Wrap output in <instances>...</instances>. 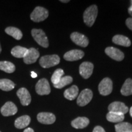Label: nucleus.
<instances>
[{
    "label": "nucleus",
    "instance_id": "412c9836",
    "mask_svg": "<svg viewBox=\"0 0 132 132\" xmlns=\"http://www.w3.org/2000/svg\"><path fill=\"white\" fill-rule=\"evenodd\" d=\"M78 95V87L73 85L70 88L66 89L64 92V96L65 98L69 100H73L76 98Z\"/></svg>",
    "mask_w": 132,
    "mask_h": 132
},
{
    "label": "nucleus",
    "instance_id": "dca6fc26",
    "mask_svg": "<svg viewBox=\"0 0 132 132\" xmlns=\"http://www.w3.org/2000/svg\"><path fill=\"white\" fill-rule=\"evenodd\" d=\"M37 119L38 121L43 124H52L56 120V117L53 113L42 112L37 114Z\"/></svg>",
    "mask_w": 132,
    "mask_h": 132
},
{
    "label": "nucleus",
    "instance_id": "20e7f679",
    "mask_svg": "<svg viewBox=\"0 0 132 132\" xmlns=\"http://www.w3.org/2000/svg\"><path fill=\"white\" fill-rule=\"evenodd\" d=\"M48 16V11L45 8L37 6L31 13L30 18L34 22H40L45 20Z\"/></svg>",
    "mask_w": 132,
    "mask_h": 132
},
{
    "label": "nucleus",
    "instance_id": "f03ea898",
    "mask_svg": "<svg viewBox=\"0 0 132 132\" xmlns=\"http://www.w3.org/2000/svg\"><path fill=\"white\" fill-rule=\"evenodd\" d=\"M60 62V57L57 54L46 55L41 57L39 64L43 68H50L58 64Z\"/></svg>",
    "mask_w": 132,
    "mask_h": 132
},
{
    "label": "nucleus",
    "instance_id": "393cba45",
    "mask_svg": "<svg viewBox=\"0 0 132 132\" xmlns=\"http://www.w3.org/2000/svg\"><path fill=\"white\" fill-rule=\"evenodd\" d=\"M15 87V84L12 81L8 79L0 80V89L4 91H10Z\"/></svg>",
    "mask_w": 132,
    "mask_h": 132
},
{
    "label": "nucleus",
    "instance_id": "72a5a7b5",
    "mask_svg": "<svg viewBox=\"0 0 132 132\" xmlns=\"http://www.w3.org/2000/svg\"><path fill=\"white\" fill-rule=\"evenodd\" d=\"M128 14H129L130 15H131L132 16V10L131 9H128Z\"/></svg>",
    "mask_w": 132,
    "mask_h": 132
},
{
    "label": "nucleus",
    "instance_id": "b1692460",
    "mask_svg": "<svg viewBox=\"0 0 132 132\" xmlns=\"http://www.w3.org/2000/svg\"><path fill=\"white\" fill-rule=\"evenodd\" d=\"M28 49L26 48L20 47V46H16L12 49L11 54L13 56L17 57V58H21V57L23 58L28 52Z\"/></svg>",
    "mask_w": 132,
    "mask_h": 132
},
{
    "label": "nucleus",
    "instance_id": "9b49d317",
    "mask_svg": "<svg viewBox=\"0 0 132 132\" xmlns=\"http://www.w3.org/2000/svg\"><path fill=\"white\" fill-rule=\"evenodd\" d=\"M16 95L19 97L21 105L28 106L31 102V97L28 90L24 87H21L16 92Z\"/></svg>",
    "mask_w": 132,
    "mask_h": 132
},
{
    "label": "nucleus",
    "instance_id": "f257e3e1",
    "mask_svg": "<svg viewBox=\"0 0 132 132\" xmlns=\"http://www.w3.org/2000/svg\"><path fill=\"white\" fill-rule=\"evenodd\" d=\"M97 14L98 9L96 5H92L87 7L83 14V20L85 24L89 27L93 25L96 20Z\"/></svg>",
    "mask_w": 132,
    "mask_h": 132
},
{
    "label": "nucleus",
    "instance_id": "4be33fe9",
    "mask_svg": "<svg viewBox=\"0 0 132 132\" xmlns=\"http://www.w3.org/2000/svg\"><path fill=\"white\" fill-rule=\"evenodd\" d=\"M5 32H6L8 35L12 36L16 40H20L23 37V34L21 31L19 29L16 28L15 27H7L5 29Z\"/></svg>",
    "mask_w": 132,
    "mask_h": 132
},
{
    "label": "nucleus",
    "instance_id": "c9c22d12",
    "mask_svg": "<svg viewBox=\"0 0 132 132\" xmlns=\"http://www.w3.org/2000/svg\"><path fill=\"white\" fill-rule=\"evenodd\" d=\"M130 116H131V117L132 118V106L130 109Z\"/></svg>",
    "mask_w": 132,
    "mask_h": 132
},
{
    "label": "nucleus",
    "instance_id": "423d86ee",
    "mask_svg": "<svg viewBox=\"0 0 132 132\" xmlns=\"http://www.w3.org/2000/svg\"><path fill=\"white\" fill-rule=\"evenodd\" d=\"M36 91L40 95H48L50 93V86L47 79L42 78L38 81L36 85Z\"/></svg>",
    "mask_w": 132,
    "mask_h": 132
},
{
    "label": "nucleus",
    "instance_id": "5701e85b",
    "mask_svg": "<svg viewBox=\"0 0 132 132\" xmlns=\"http://www.w3.org/2000/svg\"><path fill=\"white\" fill-rule=\"evenodd\" d=\"M120 92L124 96H128L132 95V79L128 78L122 87Z\"/></svg>",
    "mask_w": 132,
    "mask_h": 132
},
{
    "label": "nucleus",
    "instance_id": "f704fd0d",
    "mask_svg": "<svg viewBox=\"0 0 132 132\" xmlns=\"http://www.w3.org/2000/svg\"><path fill=\"white\" fill-rule=\"evenodd\" d=\"M69 0H61V2H62V3H69Z\"/></svg>",
    "mask_w": 132,
    "mask_h": 132
},
{
    "label": "nucleus",
    "instance_id": "2eb2a0df",
    "mask_svg": "<svg viewBox=\"0 0 132 132\" xmlns=\"http://www.w3.org/2000/svg\"><path fill=\"white\" fill-rule=\"evenodd\" d=\"M108 110L110 112H114V113L125 114L128 111V108L122 102H114L109 105Z\"/></svg>",
    "mask_w": 132,
    "mask_h": 132
},
{
    "label": "nucleus",
    "instance_id": "6ab92c4d",
    "mask_svg": "<svg viewBox=\"0 0 132 132\" xmlns=\"http://www.w3.org/2000/svg\"><path fill=\"white\" fill-rule=\"evenodd\" d=\"M113 42L117 45L123 47H130L131 45V41L127 37L123 35H116L113 38Z\"/></svg>",
    "mask_w": 132,
    "mask_h": 132
},
{
    "label": "nucleus",
    "instance_id": "2f4dec72",
    "mask_svg": "<svg viewBox=\"0 0 132 132\" xmlns=\"http://www.w3.org/2000/svg\"><path fill=\"white\" fill-rule=\"evenodd\" d=\"M23 132H34V130H33V129H32L31 128H27L24 130Z\"/></svg>",
    "mask_w": 132,
    "mask_h": 132
},
{
    "label": "nucleus",
    "instance_id": "f8f14e48",
    "mask_svg": "<svg viewBox=\"0 0 132 132\" xmlns=\"http://www.w3.org/2000/svg\"><path fill=\"white\" fill-rule=\"evenodd\" d=\"M105 53L114 60L121 61L124 58V54L116 48L109 47L105 49Z\"/></svg>",
    "mask_w": 132,
    "mask_h": 132
},
{
    "label": "nucleus",
    "instance_id": "39448f33",
    "mask_svg": "<svg viewBox=\"0 0 132 132\" xmlns=\"http://www.w3.org/2000/svg\"><path fill=\"white\" fill-rule=\"evenodd\" d=\"M98 90L102 95H108L113 90V82L109 78H105L98 85Z\"/></svg>",
    "mask_w": 132,
    "mask_h": 132
},
{
    "label": "nucleus",
    "instance_id": "cd10ccee",
    "mask_svg": "<svg viewBox=\"0 0 132 132\" xmlns=\"http://www.w3.org/2000/svg\"><path fill=\"white\" fill-rule=\"evenodd\" d=\"M73 81V78L70 76H65V77H62L61 80L59 81L58 83L56 85H54L53 86L55 88L57 89H61L62 87H65V86L70 85L71 82Z\"/></svg>",
    "mask_w": 132,
    "mask_h": 132
},
{
    "label": "nucleus",
    "instance_id": "6e6552de",
    "mask_svg": "<svg viewBox=\"0 0 132 132\" xmlns=\"http://www.w3.org/2000/svg\"><path fill=\"white\" fill-rule=\"evenodd\" d=\"M93 64L89 62H84L80 65L79 72L82 78L87 79L91 76L93 72Z\"/></svg>",
    "mask_w": 132,
    "mask_h": 132
},
{
    "label": "nucleus",
    "instance_id": "e433bc0d",
    "mask_svg": "<svg viewBox=\"0 0 132 132\" xmlns=\"http://www.w3.org/2000/svg\"><path fill=\"white\" fill-rule=\"evenodd\" d=\"M130 2H131V6H130V7L129 8H128V9L132 10V0H131V1H130Z\"/></svg>",
    "mask_w": 132,
    "mask_h": 132
},
{
    "label": "nucleus",
    "instance_id": "4468645a",
    "mask_svg": "<svg viewBox=\"0 0 132 132\" xmlns=\"http://www.w3.org/2000/svg\"><path fill=\"white\" fill-rule=\"evenodd\" d=\"M17 107L12 102H6L1 108V113L4 116L15 115L17 113Z\"/></svg>",
    "mask_w": 132,
    "mask_h": 132
},
{
    "label": "nucleus",
    "instance_id": "ddd939ff",
    "mask_svg": "<svg viewBox=\"0 0 132 132\" xmlns=\"http://www.w3.org/2000/svg\"><path fill=\"white\" fill-rule=\"evenodd\" d=\"M85 56V53L80 50H72L65 53L64 58L67 61H75L80 60Z\"/></svg>",
    "mask_w": 132,
    "mask_h": 132
},
{
    "label": "nucleus",
    "instance_id": "58836bf2",
    "mask_svg": "<svg viewBox=\"0 0 132 132\" xmlns=\"http://www.w3.org/2000/svg\"><path fill=\"white\" fill-rule=\"evenodd\" d=\"M0 132H1V131H0Z\"/></svg>",
    "mask_w": 132,
    "mask_h": 132
},
{
    "label": "nucleus",
    "instance_id": "bb28decb",
    "mask_svg": "<svg viewBox=\"0 0 132 132\" xmlns=\"http://www.w3.org/2000/svg\"><path fill=\"white\" fill-rule=\"evenodd\" d=\"M116 132H132V125L128 122H120L115 125Z\"/></svg>",
    "mask_w": 132,
    "mask_h": 132
},
{
    "label": "nucleus",
    "instance_id": "1a4fd4ad",
    "mask_svg": "<svg viewBox=\"0 0 132 132\" xmlns=\"http://www.w3.org/2000/svg\"><path fill=\"white\" fill-rule=\"evenodd\" d=\"M70 39L75 44L82 47H86L89 44V40L87 37L79 32H73L70 35Z\"/></svg>",
    "mask_w": 132,
    "mask_h": 132
},
{
    "label": "nucleus",
    "instance_id": "a211bd4d",
    "mask_svg": "<svg viewBox=\"0 0 132 132\" xmlns=\"http://www.w3.org/2000/svg\"><path fill=\"white\" fill-rule=\"evenodd\" d=\"M31 122V118L29 116L24 115L18 118L15 121L14 125L16 128L22 129L26 127Z\"/></svg>",
    "mask_w": 132,
    "mask_h": 132
},
{
    "label": "nucleus",
    "instance_id": "c85d7f7f",
    "mask_svg": "<svg viewBox=\"0 0 132 132\" xmlns=\"http://www.w3.org/2000/svg\"><path fill=\"white\" fill-rule=\"evenodd\" d=\"M64 71L61 69H57L54 71L52 77V78H51V81H52L53 85L58 83L61 79L62 78V76L64 75Z\"/></svg>",
    "mask_w": 132,
    "mask_h": 132
},
{
    "label": "nucleus",
    "instance_id": "a878e982",
    "mask_svg": "<svg viewBox=\"0 0 132 132\" xmlns=\"http://www.w3.org/2000/svg\"><path fill=\"white\" fill-rule=\"evenodd\" d=\"M0 70L6 73H11L15 70V66L11 62L0 61Z\"/></svg>",
    "mask_w": 132,
    "mask_h": 132
},
{
    "label": "nucleus",
    "instance_id": "7c9ffc66",
    "mask_svg": "<svg viewBox=\"0 0 132 132\" xmlns=\"http://www.w3.org/2000/svg\"><path fill=\"white\" fill-rule=\"evenodd\" d=\"M92 132H106L105 131V130L103 129V128H102L100 126H96L94 128L93 131Z\"/></svg>",
    "mask_w": 132,
    "mask_h": 132
},
{
    "label": "nucleus",
    "instance_id": "0eeeda50",
    "mask_svg": "<svg viewBox=\"0 0 132 132\" xmlns=\"http://www.w3.org/2000/svg\"><path fill=\"white\" fill-rule=\"evenodd\" d=\"M93 93L92 90L86 89L81 92L77 98V104L80 106H85L91 101Z\"/></svg>",
    "mask_w": 132,
    "mask_h": 132
},
{
    "label": "nucleus",
    "instance_id": "4c0bfd02",
    "mask_svg": "<svg viewBox=\"0 0 132 132\" xmlns=\"http://www.w3.org/2000/svg\"><path fill=\"white\" fill-rule=\"evenodd\" d=\"M1 50H1V45H0V53H1Z\"/></svg>",
    "mask_w": 132,
    "mask_h": 132
},
{
    "label": "nucleus",
    "instance_id": "f3484780",
    "mask_svg": "<svg viewBox=\"0 0 132 132\" xmlns=\"http://www.w3.org/2000/svg\"><path fill=\"white\" fill-rule=\"evenodd\" d=\"M89 123V120L85 117H79L73 120L71 122V125L73 128L77 129H81L86 127Z\"/></svg>",
    "mask_w": 132,
    "mask_h": 132
},
{
    "label": "nucleus",
    "instance_id": "c756f323",
    "mask_svg": "<svg viewBox=\"0 0 132 132\" xmlns=\"http://www.w3.org/2000/svg\"><path fill=\"white\" fill-rule=\"evenodd\" d=\"M125 23H126V25L128 27V28L132 31V18H128L126 20Z\"/></svg>",
    "mask_w": 132,
    "mask_h": 132
},
{
    "label": "nucleus",
    "instance_id": "9d476101",
    "mask_svg": "<svg viewBox=\"0 0 132 132\" xmlns=\"http://www.w3.org/2000/svg\"><path fill=\"white\" fill-rule=\"evenodd\" d=\"M40 53L37 49L34 48H30L28 50L25 56L23 57V61L26 64H31L37 61Z\"/></svg>",
    "mask_w": 132,
    "mask_h": 132
},
{
    "label": "nucleus",
    "instance_id": "7ed1b4c3",
    "mask_svg": "<svg viewBox=\"0 0 132 132\" xmlns=\"http://www.w3.org/2000/svg\"><path fill=\"white\" fill-rule=\"evenodd\" d=\"M31 34L36 42L44 48H47L49 45L48 39L44 31L40 29H32Z\"/></svg>",
    "mask_w": 132,
    "mask_h": 132
},
{
    "label": "nucleus",
    "instance_id": "aec40b11",
    "mask_svg": "<svg viewBox=\"0 0 132 132\" xmlns=\"http://www.w3.org/2000/svg\"><path fill=\"white\" fill-rule=\"evenodd\" d=\"M124 114L121 113L110 112L107 114L106 119L109 122L113 123H120L122 122L124 119Z\"/></svg>",
    "mask_w": 132,
    "mask_h": 132
},
{
    "label": "nucleus",
    "instance_id": "473e14b6",
    "mask_svg": "<svg viewBox=\"0 0 132 132\" xmlns=\"http://www.w3.org/2000/svg\"><path fill=\"white\" fill-rule=\"evenodd\" d=\"M37 77V73H36V72H31V77H32V78H35Z\"/></svg>",
    "mask_w": 132,
    "mask_h": 132
}]
</instances>
